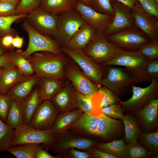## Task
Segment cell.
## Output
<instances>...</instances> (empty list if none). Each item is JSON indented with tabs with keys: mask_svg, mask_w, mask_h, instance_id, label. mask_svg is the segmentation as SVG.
<instances>
[{
	"mask_svg": "<svg viewBox=\"0 0 158 158\" xmlns=\"http://www.w3.org/2000/svg\"><path fill=\"white\" fill-rule=\"evenodd\" d=\"M115 120L102 113L96 116L83 113L69 130L89 138L105 140L112 134L116 127Z\"/></svg>",
	"mask_w": 158,
	"mask_h": 158,
	"instance_id": "1",
	"label": "cell"
},
{
	"mask_svg": "<svg viewBox=\"0 0 158 158\" xmlns=\"http://www.w3.org/2000/svg\"><path fill=\"white\" fill-rule=\"evenodd\" d=\"M151 61L144 57L139 50L128 51L118 47L115 56L108 62L101 64L104 66H121L133 77L137 83H150L151 80L146 73L147 67Z\"/></svg>",
	"mask_w": 158,
	"mask_h": 158,
	"instance_id": "2",
	"label": "cell"
},
{
	"mask_svg": "<svg viewBox=\"0 0 158 158\" xmlns=\"http://www.w3.org/2000/svg\"><path fill=\"white\" fill-rule=\"evenodd\" d=\"M36 75L42 78L50 76L64 79L66 64L63 54L58 55L46 51L35 52L27 59Z\"/></svg>",
	"mask_w": 158,
	"mask_h": 158,
	"instance_id": "3",
	"label": "cell"
},
{
	"mask_svg": "<svg viewBox=\"0 0 158 158\" xmlns=\"http://www.w3.org/2000/svg\"><path fill=\"white\" fill-rule=\"evenodd\" d=\"M21 27L27 33L28 37V46L25 50H22V55L26 59L33 54L40 51L63 54L61 50V47L55 40L37 31L25 18Z\"/></svg>",
	"mask_w": 158,
	"mask_h": 158,
	"instance_id": "4",
	"label": "cell"
},
{
	"mask_svg": "<svg viewBox=\"0 0 158 158\" xmlns=\"http://www.w3.org/2000/svg\"><path fill=\"white\" fill-rule=\"evenodd\" d=\"M62 52L68 55L79 66L83 73L91 81L100 87L103 77L106 75V66L97 64L86 55L80 49H70L61 47Z\"/></svg>",
	"mask_w": 158,
	"mask_h": 158,
	"instance_id": "5",
	"label": "cell"
},
{
	"mask_svg": "<svg viewBox=\"0 0 158 158\" xmlns=\"http://www.w3.org/2000/svg\"><path fill=\"white\" fill-rule=\"evenodd\" d=\"M118 48L108 41L104 31H96L94 38L83 50L94 62L101 65L113 59Z\"/></svg>",
	"mask_w": 158,
	"mask_h": 158,
	"instance_id": "6",
	"label": "cell"
},
{
	"mask_svg": "<svg viewBox=\"0 0 158 158\" xmlns=\"http://www.w3.org/2000/svg\"><path fill=\"white\" fill-rule=\"evenodd\" d=\"M86 22L75 9L58 15L55 40L66 47L74 33Z\"/></svg>",
	"mask_w": 158,
	"mask_h": 158,
	"instance_id": "7",
	"label": "cell"
},
{
	"mask_svg": "<svg viewBox=\"0 0 158 158\" xmlns=\"http://www.w3.org/2000/svg\"><path fill=\"white\" fill-rule=\"evenodd\" d=\"M55 134L52 129L41 130L22 124L15 128L13 146L23 143L42 144L48 148L52 145Z\"/></svg>",
	"mask_w": 158,
	"mask_h": 158,
	"instance_id": "8",
	"label": "cell"
},
{
	"mask_svg": "<svg viewBox=\"0 0 158 158\" xmlns=\"http://www.w3.org/2000/svg\"><path fill=\"white\" fill-rule=\"evenodd\" d=\"M96 143L90 138L68 130L55 134L53 143L50 147L53 151L59 154L72 148L85 151L95 145Z\"/></svg>",
	"mask_w": 158,
	"mask_h": 158,
	"instance_id": "9",
	"label": "cell"
},
{
	"mask_svg": "<svg viewBox=\"0 0 158 158\" xmlns=\"http://www.w3.org/2000/svg\"><path fill=\"white\" fill-rule=\"evenodd\" d=\"M106 67L107 73L102 78V85L117 95H122L132 90V86L137 83L133 77L121 68L111 66Z\"/></svg>",
	"mask_w": 158,
	"mask_h": 158,
	"instance_id": "10",
	"label": "cell"
},
{
	"mask_svg": "<svg viewBox=\"0 0 158 158\" xmlns=\"http://www.w3.org/2000/svg\"><path fill=\"white\" fill-rule=\"evenodd\" d=\"M107 40L116 46L128 51L139 50L149 41L137 28H127L106 36Z\"/></svg>",
	"mask_w": 158,
	"mask_h": 158,
	"instance_id": "11",
	"label": "cell"
},
{
	"mask_svg": "<svg viewBox=\"0 0 158 158\" xmlns=\"http://www.w3.org/2000/svg\"><path fill=\"white\" fill-rule=\"evenodd\" d=\"M25 18L40 33L55 37L56 35L58 15L47 11L40 6L28 12Z\"/></svg>",
	"mask_w": 158,
	"mask_h": 158,
	"instance_id": "12",
	"label": "cell"
},
{
	"mask_svg": "<svg viewBox=\"0 0 158 158\" xmlns=\"http://www.w3.org/2000/svg\"><path fill=\"white\" fill-rule=\"evenodd\" d=\"M131 10L136 28L151 41L158 39V18L146 11L138 1Z\"/></svg>",
	"mask_w": 158,
	"mask_h": 158,
	"instance_id": "13",
	"label": "cell"
},
{
	"mask_svg": "<svg viewBox=\"0 0 158 158\" xmlns=\"http://www.w3.org/2000/svg\"><path fill=\"white\" fill-rule=\"evenodd\" d=\"M64 74L76 91L88 97L91 98L100 88L74 65L66 63Z\"/></svg>",
	"mask_w": 158,
	"mask_h": 158,
	"instance_id": "14",
	"label": "cell"
},
{
	"mask_svg": "<svg viewBox=\"0 0 158 158\" xmlns=\"http://www.w3.org/2000/svg\"><path fill=\"white\" fill-rule=\"evenodd\" d=\"M114 11L113 20L104 32L106 36L127 28H135L131 9L115 0H110Z\"/></svg>",
	"mask_w": 158,
	"mask_h": 158,
	"instance_id": "15",
	"label": "cell"
},
{
	"mask_svg": "<svg viewBox=\"0 0 158 158\" xmlns=\"http://www.w3.org/2000/svg\"><path fill=\"white\" fill-rule=\"evenodd\" d=\"M58 114L51 100H43L32 117L29 126L41 130L51 129Z\"/></svg>",
	"mask_w": 158,
	"mask_h": 158,
	"instance_id": "16",
	"label": "cell"
},
{
	"mask_svg": "<svg viewBox=\"0 0 158 158\" xmlns=\"http://www.w3.org/2000/svg\"><path fill=\"white\" fill-rule=\"evenodd\" d=\"M158 90V80L152 79L150 84L144 88L133 85L132 97L124 102L120 101V104L124 108H138L144 106L151 100L155 99Z\"/></svg>",
	"mask_w": 158,
	"mask_h": 158,
	"instance_id": "17",
	"label": "cell"
},
{
	"mask_svg": "<svg viewBox=\"0 0 158 158\" xmlns=\"http://www.w3.org/2000/svg\"><path fill=\"white\" fill-rule=\"evenodd\" d=\"M75 10L85 22L92 26L96 31H104L114 17V15L99 13L77 0Z\"/></svg>",
	"mask_w": 158,
	"mask_h": 158,
	"instance_id": "18",
	"label": "cell"
},
{
	"mask_svg": "<svg viewBox=\"0 0 158 158\" xmlns=\"http://www.w3.org/2000/svg\"><path fill=\"white\" fill-rule=\"evenodd\" d=\"M75 92L70 82L65 81L63 87L51 100L58 114L78 109Z\"/></svg>",
	"mask_w": 158,
	"mask_h": 158,
	"instance_id": "19",
	"label": "cell"
},
{
	"mask_svg": "<svg viewBox=\"0 0 158 158\" xmlns=\"http://www.w3.org/2000/svg\"><path fill=\"white\" fill-rule=\"evenodd\" d=\"M29 76L23 74L15 65L7 63L1 67L0 72V93H6Z\"/></svg>",
	"mask_w": 158,
	"mask_h": 158,
	"instance_id": "20",
	"label": "cell"
},
{
	"mask_svg": "<svg viewBox=\"0 0 158 158\" xmlns=\"http://www.w3.org/2000/svg\"><path fill=\"white\" fill-rule=\"evenodd\" d=\"M91 100L92 108L90 113L96 116L102 113V107L118 104L120 101L116 94L104 86L98 89L97 92L92 97Z\"/></svg>",
	"mask_w": 158,
	"mask_h": 158,
	"instance_id": "21",
	"label": "cell"
},
{
	"mask_svg": "<svg viewBox=\"0 0 158 158\" xmlns=\"http://www.w3.org/2000/svg\"><path fill=\"white\" fill-rule=\"evenodd\" d=\"M96 32L92 26L86 23L74 33L65 47L83 50L94 38Z\"/></svg>",
	"mask_w": 158,
	"mask_h": 158,
	"instance_id": "22",
	"label": "cell"
},
{
	"mask_svg": "<svg viewBox=\"0 0 158 158\" xmlns=\"http://www.w3.org/2000/svg\"><path fill=\"white\" fill-rule=\"evenodd\" d=\"M41 78L35 74L17 84L6 93L11 99L21 101L39 84Z\"/></svg>",
	"mask_w": 158,
	"mask_h": 158,
	"instance_id": "23",
	"label": "cell"
},
{
	"mask_svg": "<svg viewBox=\"0 0 158 158\" xmlns=\"http://www.w3.org/2000/svg\"><path fill=\"white\" fill-rule=\"evenodd\" d=\"M39 93V87L36 86L31 93L21 101L23 124L29 125L38 107L42 101Z\"/></svg>",
	"mask_w": 158,
	"mask_h": 158,
	"instance_id": "24",
	"label": "cell"
},
{
	"mask_svg": "<svg viewBox=\"0 0 158 158\" xmlns=\"http://www.w3.org/2000/svg\"><path fill=\"white\" fill-rule=\"evenodd\" d=\"M65 81L56 77L45 76L41 78L39 93L42 100H51L61 89Z\"/></svg>",
	"mask_w": 158,
	"mask_h": 158,
	"instance_id": "25",
	"label": "cell"
},
{
	"mask_svg": "<svg viewBox=\"0 0 158 158\" xmlns=\"http://www.w3.org/2000/svg\"><path fill=\"white\" fill-rule=\"evenodd\" d=\"M83 113L78 109L58 114L52 130L55 134L69 130L71 126L79 118Z\"/></svg>",
	"mask_w": 158,
	"mask_h": 158,
	"instance_id": "26",
	"label": "cell"
},
{
	"mask_svg": "<svg viewBox=\"0 0 158 158\" xmlns=\"http://www.w3.org/2000/svg\"><path fill=\"white\" fill-rule=\"evenodd\" d=\"M77 0H40V7L57 15L75 9Z\"/></svg>",
	"mask_w": 158,
	"mask_h": 158,
	"instance_id": "27",
	"label": "cell"
},
{
	"mask_svg": "<svg viewBox=\"0 0 158 158\" xmlns=\"http://www.w3.org/2000/svg\"><path fill=\"white\" fill-rule=\"evenodd\" d=\"M21 49H13L8 52L10 63L15 65L24 74L30 76L34 74L33 68L28 61L22 55Z\"/></svg>",
	"mask_w": 158,
	"mask_h": 158,
	"instance_id": "28",
	"label": "cell"
},
{
	"mask_svg": "<svg viewBox=\"0 0 158 158\" xmlns=\"http://www.w3.org/2000/svg\"><path fill=\"white\" fill-rule=\"evenodd\" d=\"M95 146L99 150L115 158L124 157L126 146L123 140H114L107 143H96Z\"/></svg>",
	"mask_w": 158,
	"mask_h": 158,
	"instance_id": "29",
	"label": "cell"
},
{
	"mask_svg": "<svg viewBox=\"0 0 158 158\" xmlns=\"http://www.w3.org/2000/svg\"><path fill=\"white\" fill-rule=\"evenodd\" d=\"M158 99H154L143 107L138 112V115L147 126L152 125L158 115Z\"/></svg>",
	"mask_w": 158,
	"mask_h": 158,
	"instance_id": "30",
	"label": "cell"
},
{
	"mask_svg": "<svg viewBox=\"0 0 158 158\" xmlns=\"http://www.w3.org/2000/svg\"><path fill=\"white\" fill-rule=\"evenodd\" d=\"M5 123L14 129L23 124L21 101L12 99Z\"/></svg>",
	"mask_w": 158,
	"mask_h": 158,
	"instance_id": "31",
	"label": "cell"
},
{
	"mask_svg": "<svg viewBox=\"0 0 158 158\" xmlns=\"http://www.w3.org/2000/svg\"><path fill=\"white\" fill-rule=\"evenodd\" d=\"M15 134V129L0 118V151H6L13 146V142Z\"/></svg>",
	"mask_w": 158,
	"mask_h": 158,
	"instance_id": "32",
	"label": "cell"
},
{
	"mask_svg": "<svg viewBox=\"0 0 158 158\" xmlns=\"http://www.w3.org/2000/svg\"><path fill=\"white\" fill-rule=\"evenodd\" d=\"M39 144L23 143L12 146L6 151L17 158H35L36 148Z\"/></svg>",
	"mask_w": 158,
	"mask_h": 158,
	"instance_id": "33",
	"label": "cell"
},
{
	"mask_svg": "<svg viewBox=\"0 0 158 158\" xmlns=\"http://www.w3.org/2000/svg\"><path fill=\"white\" fill-rule=\"evenodd\" d=\"M26 17V14L15 15L8 16H0V36L11 35L15 36L17 32L11 28L12 24L18 20Z\"/></svg>",
	"mask_w": 158,
	"mask_h": 158,
	"instance_id": "34",
	"label": "cell"
},
{
	"mask_svg": "<svg viewBox=\"0 0 158 158\" xmlns=\"http://www.w3.org/2000/svg\"><path fill=\"white\" fill-rule=\"evenodd\" d=\"M125 130V139L129 143L136 142L140 130L135 120L131 116H124L122 119Z\"/></svg>",
	"mask_w": 158,
	"mask_h": 158,
	"instance_id": "35",
	"label": "cell"
},
{
	"mask_svg": "<svg viewBox=\"0 0 158 158\" xmlns=\"http://www.w3.org/2000/svg\"><path fill=\"white\" fill-rule=\"evenodd\" d=\"M139 50L144 57L150 61L158 60V39L146 43Z\"/></svg>",
	"mask_w": 158,
	"mask_h": 158,
	"instance_id": "36",
	"label": "cell"
},
{
	"mask_svg": "<svg viewBox=\"0 0 158 158\" xmlns=\"http://www.w3.org/2000/svg\"><path fill=\"white\" fill-rule=\"evenodd\" d=\"M92 8L104 14L114 15V11L110 0H91Z\"/></svg>",
	"mask_w": 158,
	"mask_h": 158,
	"instance_id": "37",
	"label": "cell"
},
{
	"mask_svg": "<svg viewBox=\"0 0 158 158\" xmlns=\"http://www.w3.org/2000/svg\"><path fill=\"white\" fill-rule=\"evenodd\" d=\"M40 0H21L17 6L15 15L27 14L32 9L40 6Z\"/></svg>",
	"mask_w": 158,
	"mask_h": 158,
	"instance_id": "38",
	"label": "cell"
},
{
	"mask_svg": "<svg viewBox=\"0 0 158 158\" xmlns=\"http://www.w3.org/2000/svg\"><path fill=\"white\" fill-rule=\"evenodd\" d=\"M75 95L78 109L83 113L91 112L92 108L91 98L83 95L76 91Z\"/></svg>",
	"mask_w": 158,
	"mask_h": 158,
	"instance_id": "39",
	"label": "cell"
},
{
	"mask_svg": "<svg viewBox=\"0 0 158 158\" xmlns=\"http://www.w3.org/2000/svg\"><path fill=\"white\" fill-rule=\"evenodd\" d=\"M101 112L113 118L122 120L124 116L121 106L118 104L104 107L101 109Z\"/></svg>",
	"mask_w": 158,
	"mask_h": 158,
	"instance_id": "40",
	"label": "cell"
},
{
	"mask_svg": "<svg viewBox=\"0 0 158 158\" xmlns=\"http://www.w3.org/2000/svg\"><path fill=\"white\" fill-rule=\"evenodd\" d=\"M12 99L6 94L0 93V118L5 122Z\"/></svg>",
	"mask_w": 158,
	"mask_h": 158,
	"instance_id": "41",
	"label": "cell"
},
{
	"mask_svg": "<svg viewBox=\"0 0 158 158\" xmlns=\"http://www.w3.org/2000/svg\"><path fill=\"white\" fill-rule=\"evenodd\" d=\"M135 142L130 143L129 148L126 149L125 155L126 154L131 158H141L145 156L147 152L145 149L142 146L135 143Z\"/></svg>",
	"mask_w": 158,
	"mask_h": 158,
	"instance_id": "42",
	"label": "cell"
},
{
	"mask_svg": "<svg viewBox=\"0 0 158 158\" xmlns=\"http://www.w3.org/2000/svg\"><path fill=\"white\" fill-rule=\"evenodd\" d=\"M59 155L61 158H90V154L86 151H81L72 148L66 150Z\"/></svg>",
	"mask_w": 158,
	"mask_h": 158,
	"instance_id": "43",
	"label": "cell"
},
{
	"mask_svg": "<svg viewBox=\"0 0 158 158\" xmlns=\"http://www.w3.org/2000/svg\"><path fill=\"white\" fill-rule=\"evenodd\" d=\"M147 12L158 18V6L153 0H137Z\"/></svg>",
	"mask_w": 158,
	"mask_h": 158,
	"instance_id": "44",
	"label": "cell"
},
{
	"mask_svg": "<svg viewBox=\"0 0 158 158\" xmlns=\"http://www.w3.org/2000/svg\"><path fill=\"white\" fill-rule=\"evenodd\" d=\"M17 6L10 3L0 1V16H8L15 15Z\"/></svg>",
	"mask_w": 158,
	"mask_h": 158,
	"instance_id": "45",
	"label": "cell"
},
{
	"mask_svg": "<svg viewBox=\"0 0 158 158\" xmlns=\"http://www.w3.org/2000/svg\"><path fill=\"white\" fill-rule=\"evenodd\" d=\"M143 139L147 143L155 149L158 147V132L156 131L149 133H144L142 135Z\"/></svg>",
	"mask_w": 158,
	"mask_h": 158,
	"instance_id": "46",
	"label": "cell"
},
{
	"mask_svg": "<svg viewBox=\"0 0 158 158\" xmlns=\"http://www.w3.org/2000/svg\"><path fill=\"white\" fill-rule=\"evenodd\" d=\"M146 73L151 79L158 80V60L150 61L146 69Z\"/></svg>",
	"mask_w": 158,
	"mask_h": 158,
	"instance_id": "47",
	"label": "cell"
},
{
	"mask_svg": "<svg viewBox=\"0 0 158 158\" xmlns=\"http://www.w3.org/2000/svg\"><path fill=\"white\" fill-rule=\"evenodd\" d=\"M85 151L90 154L91 158H115L113 156L99 150L95 145Z\"/></svg>",
	"mask_w": 158,
	"mask_h": 158,
	"instance_id": "48",
	"label": "cell"
},
{
	"mask_svg": "<svg viewBox=\"0 0 158 158\" xmlns=\"http://www.w3.org/2000/svg\"><path fill=\"white\" fill-rule=\"evenodd\" d=\"M35 158H61L60 156H53L48 152V150L38 145L35 150Z\"/></svg>",
	"mask_w": 158,
	"mask_h": 158,
	"instance_id": "49",
	"label": "cell"
},
{
	"mask_svg": "<svg viewBox=\"0 0 158 158\" xmlns=\"http://www.w3.org/2000/svg\"><path fill=\"white\" fill-rule=\"evenodd\" d=\"M14 36L11 35H7L4 36L1 40V44L4 47L12 49V41Z\"/></svg>",
	"mask_w": 158,
	"mask_h": 158,
	"instance_id": "50",
	"label": "cell"
},
{
	"mask_svg": "<svg viewBox=\"0 0 158 158\" xmlns=\"http://www.w3.org/2000/svg\"><path fill=\"white\" fill-rule=\"evenodd\" d=\"M23 43V38L18 34L14 37L12 42V46L13 48L21 49Z\"/></svg>",
	"mask_w": 158,
	"mask_h": 158,
	"instance_id": "51",
	"label": "cell"
},
{
	"mask_svg": "<svg viewBox=\"0 0 158 158\" xmlns=\"http://www.w3.org/2000/svg\"><path fill=\"white\" fill-rule=\"evenodd\" d=\"M127 6L130 8H132L137 2V0H115Z\"/></svg>",
	"mask_w": 158,
	"mask_h": 158,
	"instance_id": "52",
	"label": "cell"
},
{
	"mask_svg": "<svg viewBox=\"0 0 158 158\" xmlns=\"http://www.w3.org/2000/svg\"><path fill=\"white\" fill-rule=\"evenodd\" d=\"M8 52L6 54L0 56V68L4 66L7 63L9 62Z\"/></svg>",
	"mask_w": 158,
	"mask_h": 158,
	"instance_id": "53",
	"label": "cell"
},
{
	"mask_svg": "<svg viewBox=\"0 0 158 158\" xmlns=\"http://www.w3.org/2000/svg\"><path fill=\"white\" fill-rule=\"evenodd\" d=\"M1 1H6L17 6L19 4L21 0H0Z\"/></svg>",
	"mask_w": 158,
	"mask_h": 158,
	"instance_id": "54",
	"label": "cell"
},
{
	"mask_svg": "<svg viewBox=\"0 0 158 158\" xmlns=\"http://www.w3.org/2000/svg\"><path fill=\"white\" fill-rule=\"evenodd\" d=\"M92 8L91 0H77Z\"/></svg>",
	"mask_w": 158,
	"mask_h": 158,
	"instance_id": "55",
	"label": "cell"
},
{
	"mask_svg": "<svg viewBox=\"0 0 158 158\" xmlns=\"http://www.w3.org/2000/svg\"><path fill=\"white\" fill-rule=\"evenodd\" d=\"M3 47H4L2 45V44L0 43V56H3L8 52H5L3 48Z\"/></svg>",
	"mask_w": 158,
	"mask_h": 158,
	"instance_id": "56",
	"label": "cell"
},
{
	"mask_svg": "<svg viewBox=\"0 0 158 158\" xmlns=\"http://www.w3.org/2000/svg\"><path fill=\"white\" fill-rule=\"evenodd\" d=\"M155 4L158 6V0H153Z\"/></svg>",
	"mask_w": 158,
	"mask_h": 158,
	"instance_id": "57",
	"label": "cell"
},
{
	"mask_svg": "<svg viewBox=\"0 0 158 158\" xmlns=\"http://www.w3.org/2000/svg\"><path fill=\"white\" fill-rule=\"evenodd\" d=\"M1 67L0 68V71H1Z\"/></svg>",
	"mask_w": 158,
	"mask_h": 158,
	"instance_id": "58",
	"label": "cell"
}]
</instances>
